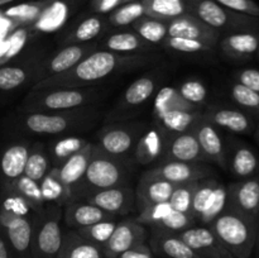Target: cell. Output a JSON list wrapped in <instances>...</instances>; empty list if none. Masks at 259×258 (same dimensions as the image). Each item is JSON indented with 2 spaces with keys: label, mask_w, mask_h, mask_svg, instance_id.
Returning a JSON list of instances; mask_svg holds the SVG:
<instances>
[{
  "label": "cell",
  "mask_w": 259,
  "mask_h": 258,
  "mask_svg": "<svg viewBox=\"0 0 259 258\" xmlns=\"http://www.w3.org/2000/svg\"><path fill=\"white\" fill-rule=\"evenodd\" d=\"M146 61V57L139 55L128 56L110 52V51H95L85 56L71 70L40 80L33 89L37 91L48 90V89L78 88V86L100 81L121 68L141 65Z\"/></svg>",
  "instance_id": "6da1fadb"
},
{
  "label": "cell",
  "mask_w": 259,
  "mask_h": 258,
  "mask_svg": "<svg viewBox=\"0 0 259 258\" xmlns=\"http://www.w3.org/2000/svg\"><path fill=\"white\" fill-rule=\"evenodd\" d=\"M209 227L233 257L249 258L252 255L257 240L259 219L247 217L227 206Z\"/></svg>",
  "instance_id": "7a4b0ae2"
},
{
  "label": "cell",
  "mask_w": 259,
  "mask_h": 258,
  "mask_svg": "<svg viewBox=\"0 0 259 258\" xmlns=\"http://www.w3.org/2000/svg\"><path fill=\"white\" fill-rule=\"evenodd\" d=\"M195 17L214 29L250 32L259 28V18L240 14L218 4L215 0H200L194 7Z\"/></svg>",
  "instance_id": "3957f363"
},
{
  "label": "cell",
  "mask_w": 259,
  "mask_h": 258,
  "mask_svg": "<svg viewBox=\"0 0 259 258\" xmlns=\"http://www.w3.org/2000/svg\"><path fill=\"white\" fill-rule=\"evenodd\" d=\"M60 220V209H53L33 224L32 258H57L63 240Z\"/></svg>",
  "instance_id": "277c9868"
},
{
  "label": "cell",
  "mask_w": 259,
  "mask_h": 258,
  "mask_svg": "<svg viewBox=\"0 0 259 258\" xmlns=\"http://www.w3.org/2000/svg\"><path fill=\"white\" fill-rule=\"evenodd\" d=\"M125 177V168L123 164L109 154L99 151L94 147L90 163L83 176V181L94 190H104L119 186Z\"/></svg>",
  "instance_id": "5b68a950"
},
{
  "label": "cell",
  "mask_w": 259,
  "mask_h": 258,
  "mask_svg": "<svg viewBox=\"0 0 259 258\" xmlns=\"http://www.w3.org/2000/svg\"><path fill=\"white\" fill-rule=\"evenodd\" d=\"M0 233L17 257L32 258L33 223L29 218L17 215L0 206Z\"/></svg>",
  "instance_id": "8992f818"
},
{
  "label": "cell",
  "mask_w": 259,
  "mask_h": 258,
  "mask_svg": "<svg viewBox=\"0 0 259 258\" xmlns=\"http://www.w3.org/2000/svg\"><path fill=\"white\" fill-rule=\"evenodd\" d=\"M176 234L199 255V258H234L207 225H192Z\"/></svg>",
  "instance_id": "52a82bcc"
},
{
  "label": "cell",
  "mask_w": 259,
  "mask_h": 258,
  "mask_svg": "<svg viewBox=\"0 0 259 258\" xmlns=\"http://www.w3.org/2000/svg\"><path fill=\"white\" fill-rule=\"evenodd\" d=\"M228 206L259 219V176L243 179L228 186Z\"/></svg>",
  "instance_id": "ba28073f"
},
{
  "label": "cell",
  "mask_w": 259,
  "mask_h": 258,
  "mask_svg": "<svg viewBox=\"0 0 259 258\" xmlns=\"http://www.w3.org/2000/svg\"><path fill=\"white\" fill-rule=\"evenodd\" d=\"M146 235V229L141 223L134 222V220L118 223L111 237L101 247L105 258H116L125 250L138 244H143Z\"/></svg>",
  "instance_id": "9c48e42d"
},
{
  "label": "cell",
  "mask_w": 259,
  "mask_h": 258,
  "mask_svg": "<svg viewBox=\"0 0 259 258\" xmlns=\"http://www.w3.org/2000/svg\"><path fill=\"white\" fill-rule=\"evenodd\" d=\"M167 37H181L201 40L214 48L220 37V32L202 23L195 15L184 14L168 22Z\"/></svg>",
  "instance_id": "30bf717a"
},
{
  "label": "cell",
  "mask_w": 259,
  "mask_h": 258,
  "mask_svg": "<svg viewBox=\"0 0 259 258\" xmlns=\"http://www.w3.org/2000/svg\"><path fill=\"white\" fill-rule=\"evenodd\" d=\"M90 100L89 93L78 90V88H61L50 89L42 95L37 96L34 100H30V105L37 106L42 110L63 111L80 108Z\"/></svg>",
  "instance_id": "8fae6325"
},
{
  "label": "cell",
  "mask_w": 259,
  "mask_h": 258,
  "mask_svg": "<svg viewBox=\"0 0 259 258\" xmlns=\"http://www.w3.org/2000/svg\"><path fill=\"white\" fill-rule=\"evenodd\" d=\"M88 201L114 217L115 214L121 215L131 211L134 205V192L131 187L119 185L110 189L98 190L88 196Z\"/></svg>",
  "instance_id": "7c38bea8"
},
{
  "label": "cell",
  "mask_w": 259,
  "mask_h": 258,
  "mask_svg": "<svg viewBox=\"0 0 259 258\" xmlns=\"http://www.w3.org/2000/svg\"><path fill=\"white\" fill-rule=\"evenodd\" d=\"M148 174L172 182L174 185H182L187 182L201 181L210 174V169L191 162L167 161L148 171Z\"/></svg>",
  "instance_id": "4fadbf2b"
},
{
  "label": "cell",
  "mask_w": 259,
  "mask_h": 258,
  "mask_svg": "<svg viewBox=\"0 0 259 258\" xmlns=\"http://www.w3.org/2000/svg\"><path fill=\"white\" fill-rule=\"evenodd\" d=\"M192 132L196 136L206 159L215 162L223 168H227L228 162L225 147L217 126L212 125L205 119L200 118L199 121L192 128Z\"/></svg>",
  "instance_id": "5bb4252c"
},
{
  "label": "cell",
  "mask_w": 259,
  "mask_h": 258,
  "mask_svg": "<svg viewBox=\"0 0 259 258\" xmlns=\"http://www.w3.org/2000/svg\"><path fill=\"white\" fill-rule=\"evenodd\" d=\"M94 146L88 143L80 152L71 156L66 159L60 166L51 169L53 175L65 185L67 189H72L76 184L81 181L85 176V172L90 163L91 156H93Z\"/></svg>",
  "instance_id": "9a60e30c"
},
{
  "label": "cell",
  "mask_w": 259,
  "mask_h": 258,
  "mask_svg": "<svg viewBox=\"0 0 259 258\" xmlns=\"http://www.w3.org/2000/svg\"><path fill=\"white\" fill-rule=\"evenodd\" d=\"M164 149H166L167 157L169 158L168 161L196 163V162L206 159L199 141L192 131L176 134L168 143L167 148Z\"/></svg>",
  "instance_id": "2e32d148"
},
{
  "label": "cell",
  "mask_w": 259,
  "mask_h": 258,
  "mask_svg": "<svg viewBox=\"0 0 259 258\" xmlns=\"http://www.w3.org/2000/svg\"><path fill=\"white\" fill-rule=\"evenodd\" d=\"M152 252L167 258H199V255L176 234L153 228L151 239Z\"/></svg>",
  "instance_id": "e0dca14e"
},
{
  "label": "cell",
  "mask_w": 259,
  "mask_h": 258,
  "mask_svg": "<svg viewBox=\"0 0 259 258\" xmlns=\"http://www.w3.org/2000/svg\"><path fill=\"white\" fill-rule=\"evenodd\" d=\"M205 120L212 125L220 126L233 133L249 134L253 129V121L242 110L232 108H215L205 114Z\"/></svg>",
  "instance_id": "ac0fdd59"
},
{
  "label": "cell",
  "mask_w": 259,
  "mask_h": 258,
  "mask_svg": "<svg viewBox=\"0 0 259 258\" xmlns=\"http://www.w3.org/2000/svg\"><path fill=\"white\" fill-rule=\"evenodd\" d=\"M29 147L24 143L8 146L0 156V175L4 184L15 181L24 175Z\"/></svg>",
  "instance_id": "d6986e66"
},
{
  "label": "cell",
  "mask_w": 259,
  "mask_h": 258,
  "mask_svg": "<svg viewBox=\"0 0 259 258\" xmlns=\"http://www.w3.org/2000/svg\"><path fill=\"white\" fill-rule=\"evenodd\" d=\"M75 119L63 114L29 113L24 116L23 123L27 131L35 134H60L67 131Z\"/></svg>",
  "instance_id": "ffe728a7"
},
{
  "label": "cell",
  "mask_w": 259,
  "mask_h": 258,
  "mask_svg": "<svg viewBox=\"0 0 259 258\" xmlns=\"http://www.w3.org/2000/svg\"><path fill=\"white\" fill-rule=\"evenodd\" d=\"M91 52L90 47L81 45H71L61 50L60 52L56 53L40 71V77L42 80L51 77V76L60 75V73L66 72L71 70L73 66L77 65L85 56Z\"/></svg>",
  "instance_id": "44dd1931"
},
{
  "label": "cell",
  "mask_w": 259,
  "mask_h": 258,
  "mask_svg": "<svg viewBox=\"0 0 259 258\" xmlns=\"http://www.w3.org/2000/svg\"><path fill=\"white\" fill-rule=\"evenodd\" d=\"M113 215L108 214L91 202H71L65 210V222L73 229L89 227L103 220L113 219Z\"/></svg>",
  "instance_id": "7402d4cb"
},
{
  "label": "cell",
  "mask_w": 259,
  "mask_h": 258,
  "mask_svg": "<svg viewBox=\"0 0 259 258\" xmlns=\"http://www.w3.org/2000/svg\"><path fill=\"white\" fill-rule=\"evenodd\" d=\"M57 258H105V254L101 245L83 238L77 230H70L63 235Z\"/></svg>",
  "instance_id": "603a6c76"
},
{
  "label": "cell",
  "mask_w": 259,
  "mask_h": 258,
  "mask_svg": "<svg viewBox=\"0 0 259 258\" xmlns=\"http://www.w3.org/2000/svg\"><path fill=\"white\" fill-rule=\"evenodd\" d=\"M176 185L172 182L166 181L159 177L152 176L148 172L144 174L137 190V196L141 200L142 205L158 204V202L169 201L172 192H174Z\"/></svg>",
  "instance_id": "cb8c5ba5"
},
{
  "label": "cell",
  "mask_w": 259,
  "mask_h": 258,
  "mask_svg": "<svg viewBox=\"0 0 259 258\" xmlns=\"http://www.w3.org/2000/svg\"><path fill=\"white\" fill-rule=\"evenodd\" d=\"M222 51L232 58H247L255 55L259 48V32H235L227 35L220 43Z\"/></svg>",
  "instance_id": "d4e9b609"
},
{
  "label": "cell",
  "mask_w": 259,
  "mask_h": 258,
  "mask_svg": "<svg viewBox=\"0 0 259 258\" xmlns=\"http://www.w3.org/2000/svg\"><path fill=\"white\" fill-rule=\"evenodd\" d=\"M134 134L129 129L110 128L100 137V148L104 153L111 157H119L131 152L134 144Z\"/></svg>",
  "instance_id": "484cf974"
},
{
  "label": "cell",
  "mask_w": 259,
  "mask_h": 258,
  "mask_svg": "<svg viewBox=\"0 0 259 258\" xmlns=\"http://www.w3.org/2000/svg\"><path fill=\"white\" fill-rule=\"evenodd\" d=\"M259 161L257 154L245 144H237L232 151L229 159V168L239 179L254 176L258 171Z\"/></svg>",
  "instance_id": "4316f807"
},
{
  "label": "cell",
  "mask_w": 259,
  "mask_h": 258,
  "mask_svg": "<svg viewBox=\"0 0 259 258\" xmlns=\"http://www.w3.org/2000/svg\"><path fill=\"white\" fill-rule=\"evenodd\" d=\"M201 118L199 113L189 109H171L157 116L161 125L172 133H185L192 131L195 124Z\"/></svg>",
  "instance_id": "83f0119b"
},
{
  "label": "cell",
  "mask_w": 259,
  "mask_h": 258,
  "mask_svg": "<svg viewBox=\"0 0 259 258\" xmlns=\"http://www.w3.org/2000/svg\"><path fill=\"white\" fill-rule=\"evenodd\" d=\"M142 3L147 17L162 22H171L172 19L187 14L185 0H142Z\"/></svg>",
  "instance_id": "f1b7e54d"
},
{
  "label": "cell",
  "mask_w": 259,
  "mask_h": 258,
  "mask_svg": "<svg viewBox=\"0 0 259 258\" xmlns=\"http://www.w3.org/2000/svg\"><path fill=\"white\" fill-rule=\"evenodd\" d=\"M3 187H4L5 192H12V194H17L20 197H23L32 206V209H42L43 204H45L42 192H40L39 182L33 181L24 175L15 181L4 184Z\"/></svg>",
  "instance_id": "f546056e"
},
{
  "label": "cell",
  "mask_w": 259,
  "mask_h": 258,
  "mask_svg": "<svg viewBox=\"0 0 259 258\" xmlns=\"http://www.w3.org/2000/svg\"><path fill=\"white\" fill-rule=\"evenodd\" d=\"M68 15V7L63 2H53L46 5L35 20V29L40 32H55L65 24Z\"/></svg>",
  "instance_id": "4dcf8cb0"
},
{
  "label": "cell",
  "mask_w": 259,
  "mask_h": 258,
  "mask_svg": "<svg viewBox=\"0 0 259 258\" xmlns=\"http://www.w3.org/2000/svg\"><path fill=\"white\" fill-rule=\"evenodd\" d=\"M164 148L166 146H164V139L161 132L157 129H151L139 139L138 144H137V159L143 164L149 163L158 158L163 153Z\"/></svg>",
  "instance_id": "1f68e13d"
},
{
  "label": "cell",
  "mask_w": 259,
  "mask_h": 258,
  "mask_svg": "<svg viewBox=\"0 0 259 258\" xmlns=\"http://www.w3.org/2000/svg\"><path fill=\"white\" fill-rule=\"evenodd\" d=\"M105 47L106 51H110V52L120 53V55L131 53L132 55L134 52L149 50V43L142 39L137 33L121 32L110 35L106 39Z\"/></svg>",
  "instance_id": "d6a6232c"
},
{
  "label": "cell",
  "mask_w": 259,
  "mask_h": 258,
  "mask_svg": "<svg viewBox=\"0 0 259 258\" xmlns=\"http://www.w3.org/2000/svg\"><path fill=\"white\" fill-rule=\"evenodd\" d=\"M50 171V161H48L45 148L40 143H35L32 148H29L24 176L29 177L35 182H40Z\"/></svg>",
  "instance_id": "836d02e7"
},
{
  "label": "cell",
  "mask_w": 259,
  "mask_h": 258,
  "mask_svg": "<svg viewBox=\"0 0 259 258\" xmlns=\"http://www.w3.org/2000/svg\"><path fill=\"white\" fill-rule=\"evenodd\" d=\"M137 34L149 45H158L167 37V24L154 18H141L134 24Z\"/></svg>",
  "instance_id": "e575fe53"
},
{
  "label": "cell",
  "mask_w": 259,
  "mask_h": 258,
  "mask_svg": "<svg viewBox=\"0 0 259 258\" xmlns=\"http://www.w3.org/2000/svg\"><path fill=\"white\" fill-rule=\"evenodd\" d=\"M156 90V82L149 76H143L134 81L124 93V101L131 106H138L151 99Z\"/></svg>",
  "instance_id": "d590c367"
},
{
  "label": "cell",
  "mask_w": 259,
  "mask_h": 258,
  "mask_svg": "<svg viewBox=\"0 0 259 258\" xmlns=\"http://www.w3.org/2000/svg\"><path fill=\"white\" fill-rule=\"evenodd\" d=\"M39 187L45 202H56L62 205L67 201L71 195V190L67 189L51 171L39 182Z\"/></svg>",
  "instance_id": "8d00e7d4"
},
{
  "label": "cell",
  "mask_w": 259,
  "mask_h": 258,
  "mask_svg": "<svg viewBox=\"0 0 259 258\" xmlns=\"http://www.w3.org/2000/svg\"><path fill=\"white\" fill-rule=\"evenodd\" d=\"M228 206V187L223 184H218L215 187L214 192L210 196L209 201H207L206 206H205L204 211L199 217L201 223L204 225L209 227L220 214L225 210Z\"/></svg>",
  "instance_id": "74e56055"
},
{
  "label": "cell",
  "mask_w": 259,
  "mask_h": 258,
  "mask_svg": "<svg viewBox=\"0 0 259 258\" xmlns=\"http://www.w3.org/2000/svg\"><path fill=\"white\" fill-rule=\"evenodd\" d=\"M171 109H189L191 110V105L180 96L177 89L172 86H164L157 93L154 98V114L156 116L171 110Z\"/></svg>",
  "instance_id": "f35d334b"
},
{
  "label": "cell",
  "mask_w": 259,
  "mask_h": 258,
  "mask_svg": "<svg viewBox=\"0 0 259 258\" xmlns=\"http://www.w3.org/2000/svg\"><path fill=\"white\" fill-rule=\"evenodd\" d=\"M88 143L89 142H86L83 138H80V137H65V138L58 139L52 147L53 161L57 166H60L66 159L80 152Z\"/></svg>",
  "instance_id": "ab89813d"
},
{
  "label": "cell",
  "mask_w": 259,
  "mask_h": 258,
  "mask_svg": "<svg viewBox=\"0 0 259 258\" xmlns=\"http://www.w3.org/2000/svg\"><path fill=\"white\" fill-rule=\"evenodd\" d=\"M199 182L200 181H194L187 182V184L176 185L171 197H169V204H171L172 209L177 210V211L180 212L192 215V197H194L195 190H196ZM192 217H194V215H192Z\"/></svg>",
  "instance_id": "60d3db41"
},
{
  "label": "cell",
  "mask_w": 259,
  "mask_h": 258,
  "mask_svg": "<svg viewBox=\"0 0 259 258\" xmlns=\"http://www.w3.org/2000/svg\"><path fill=\"white\" fill-rule=\"evenodd\" d=\"M28 80H29V72L22 66H0V90H14L24 85Z\"/></svg>",
  "instance_id": "b9f144b4"
},
{
  "label": "cell",
  "mask_w": 259,
  "mask_h": 258,
  "mask_svg": "<svg viewBox=\"0 0 259 258\" xmlns=\"http://www.w3.org/2000/svg\"><path fill=\"white\" fill-rule=\"evenodd\" d=\"M116 224H118V223L114 222L113 219L103 220V222L95 223V224L93 225H89V227L81 228V229L76 230H77L78 234L82 235L83 238H86V239H89L90 242L103 247V245L108 242L109 238L111 237L114 230H115Z\"/></svg>",
  "instance_id": "7bdbcfd3"
},
{
  "label": "cell",
  "mask_w": 259,
  "mask_h": 258,
  "mask_svg": "<svg viewBox=\"0 0 259 258\" xmlns=\"http://www.w3.org/2000/svg\"><path fill=\"white\" fill-rule=\"evenodd\" d=\"M146 15V9L142 2H131L118 8L110 15V22L116 27H124L137 22Z\"/></svg>",
  "instance_id": "ee69618b"
},
{
  "label": "cell",
  "mask_w": 259,
  "mask_h": 258,
  "mask_svg": "<svg viewBox=\"0 0 259 258\" xmlns=\"http://www.w3.org/2000/svg\"><path fill=\"white\" fill-rule=\"evenodd\" d=\"M219 182L214 179L205 180V181H200L197 184L196 190H195L194 197H192V206L191 211L192 215L195 217V219H199V217L201 215V212L204 211L205 206H206L207 201H209L210 196L214 192L215 187L218 186Z\"/></svg>",
  "instance_id": "f6af8a7d"
},
{
  "label": "cell",
  "mask_w": 259,
  "mask_h": 258,
  "mask_svg": "<svg viewBox=\"0 0 259 258\" xmlns=\"http://www.w3.org/2000/svg\"><path fill=\"white\" fill-rule=\"evenodd\" d=\"M232 98L235 103L247 110L254 111L259 114V94L250 90L247 86L242 85L239 82H235L232 85Z\"/></svg>",
  "instance_id": "bcb514c9"
},
{
  "label": "cell",
  "mask_w": 259,
  "mask_h": 258,
  "mask_svg": "<svg viewBox=\"0 0 259 258\" xmlns=\"http://www.w3.org/2000/svg\"><path fill=\"white\" fill-rule=\"evenodd\" d=\"M195 223V218L190 214H185V212H180L177 210H171L168 215L159 223L157 229L166 230L169 233H180L182 230L187 229V228L192 227Z\"/></svg>",
  "instance_id": "7dc6e473"
},
{
  "label": "cell",
  "mask_w": 259,
  "mask_h": 258,
  "mask_svg": "<svg viewBox=\"0 0 259 258\" xmlns=\"http://www.w3.org/2000/svg\"><path fill=\"white\" fill-rule=\"evenodd\" d=\"M45 7L46 5L42 3H24L9 8L5 12V15L18 22H35Z\"/></svg>",
  "instance_id": "c3c4849f"
},
{
  "label": "cell",
  "mask_w": 259,
  "mask_h": 258,
  "mask_svg": "<svg viewBox=\"0 0 259 258\" xmlns=\"http://www.w3.org/2000/svg\"><path fill=\"white\" fill-rule=\"evenodd\" d=\"M180 96L184 99L190 105H200L204 103L207 98V89L201 81L189 80L180 86Z\"/></svg>",
  "instance_id": "681fc988"
},
{
  "label": "cell",
  "mask_w": 259,
  "mask_h": 258,
  "mask_svg": "<svg viewBox=\"0 0 259 258\" xmlns=\"http://www.w3.org/2000/svg\"><path fill=\"white\" fill-rule=\"evenodd\" d=\"M172 206L169 201L158 202V204L144 205L141 215H139V222L141 224H148L152 228L157 227L167 215L171 212Z\"/></svg>",
  "instance_id": "f907efd6"
},
{
  "label": "cell",
  "mask_w": 259,
  "mask_h": 258,
  "mask_svg": "<svg viewBox=\"0 0 259 258\" xmlns=\"http://www.w3.org/2000/svg\"><path fill=\"white\" fill-rule=\"evenodd\" d=\"M103 29V20L99 17H90L81 22L71 37V42H88L98 37Z\"/></svg>",
  "instance_id": "816d5d0a"
},
{
  "label": "cell",
  "mask_w": 259,
  "mask_h": 258,
  "mask_svg": "<svg viewBox=\"0 0 259 258\" xmlns=\"http://www.w3.org/2000/svg\"><path fill=\"white\" fill-rule=\"evenodd\" d=\"M166 46L168 48H171V50L182 53H199L212 50V47H210L206 43L201 42V40L181 37H167Z\"/></svg>",
  "instance_id": "f5cc1de1"
},
{
  "label": "cell",
  "mask_w": 259,
  "mask_h": 258,
  "mask_svg": "<svg viewBox=\"0 0 259 258\" xmlns=\"http://www.w3.org/2000/svg\"><path fill=\"white\" fill-rule=\"evenodd\" d=\"M215 2L235 13L259 18V5L254 0H215Z\"/></svg>",
  "instance_id": "db71d44e"
},
{
  "label": "cell",
  "mask_w": 259,
  "mask_h": 258,
  "mask_svg": "<svg viewBox=\"0 0 259 258\" xmlns=\"http://www.w3.org/2000/svg\"><path fill=\"white\" fill-rule=\"evenodd\" d=\"M237 82L247 86L250 90L259 94V70L257 68H245L237 73Z\"/></svg>",
  "instance_id": "11a10c76"
},
{
  "label": "cell",
  "mask_w": 259,
  "mask_h": 258,
  "mask_svg": "<svg viewBox=\"0 0 259 258\" xmlns=\"http://www.w3.org/2000/svg\"><path fill=\"white\" fill-rule=\"evenodd\" d=\"M116 258H154L153 252H152L151 247L143 244H138L136 247L131 248V249L125 250L121 254H119Z\"/></svg>",
  "instance_id": "9f6ffc18"
},
{
  "label": "cell",
  "mask_w": 259,
  "mask_h": 258,
  "mask_svg": "<svg viewBox=\"0 0 259 258\" xmlns=\"http://www.w3.org/2000/svg\"><path fill=\"white\" fill-rule=\"evenodd\" d=\"M25 40H27V32L24 29H19L12 35V43L14 45L10 48V56H14L22 50L23 46L25 45Z\"/></svg>",
  "instance_id": "6f0895ef"
},
{
  "label": "cell",
  "mask_w": 259,
  "mask_h": 258,
  "mask_svg": "<svg viewBox=\"0 0 259 258\" xmlns=\"http://www.w3.org/2000/svg\"><path fill=\"white\" fill-rule=\"evenodd\" d=\"M121 0H94V8L99 13H108L115 9Z\"/></svg>",
  "instance_id": "680465c9"
},
{
  "label": "cell",
  "mask_w": 259,
  "mask_h": 258,
  "mask_svg": "<svg viewBox=\"0 0 259 258\" xmlns=\"http://www.w3.org/2000/svg\"><path fill=\"white\" fill-rule=\"evenodd\" d=\"M0 258H12V249L2 233H0Z\"/></svg>",
  "instance_id": "91938a15"
},
{
  "label": "cell",
  "mask_w": 259,
  "mask_h": 258,
  "mask_svg": "<svg viewBox=\"0 0 259 258\" xmlns=\"http://www.w3.org/2000/svg\"><path fill=\"white\" fill-rule=\"evenodd\" d=\"M255 254H257V258H259V228H258V234H257V240H255Z\"/></svg>",
  "instance_id": "94428289"
},
{
  "label": "cell",
  "mask_w": 259,
  "mask_h": 258,
  "mask_svg": "<svg viewBox=\"0 0 259 258\" xmlns=\"http://www.w3.org/2000/svg\"><path fill=\"white\" fill-rule=\"evenodd\" d=\"M12 2H14V0H0V7L9 4V3H12Z\"/></svg>",
  "instance_id": "6125c7cd"
},
{
  "label": "cell",
  "mask_w": 259,
  "mask_h": 258,
  "mask_svg": "<svg viewBox=\"0 0 259 258\" xmlns=\"http://www.w3.org/2000/svg\"><path fill=\"white\" fill-rule=\"evenodd\" d=\"M131 2H134V0H121V3H131Z\"/></svg>",
  "instance_id": "be15d7a7"
},
{
  "label": "cell",
  "mask_w": 259,
  "mask_h": 258,
  "mask_svg": "<svg viewBox=\"0 0 259 258\" xmlns=\"http://www.w3.org/2000/svg\"><path fill=\"white\" fill-rule=\"evenodd\" d=\"M257 139H258V142H259V126H258V129H257Z\"/></svg>",
  "instance_id": "e7e4bbea"
},
{
  "label": "cell",
  "mask_w": 259,
  "mask_h": 258,
  "mask_svg": "<svg viewBox=\"0 0 259 258\" xmlns=\"http://www.w3.org/2000/svg\"><path fill=\"white\" fill-rule=\"evenodd\" d=\"M257 53H258V56H259V48H258V52Z\"/></svg>",
  "instance_id": "03108f58"
},
{
  "label": "cell",
  "mask_w": 259,
  "mask_h": 258,
  "mask_svg": "<svg viewBox=\"0 0 259 258\" xmlns=\"http://www.w3.org/2000/svg\"><path fill=\"white\" fill-rule=\"evenodd\" d=\"M195 2H200V0H195Z\"/></svg>",
  "instance_id": "003e7915"
}]
</instances>
